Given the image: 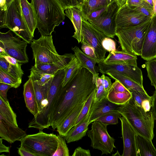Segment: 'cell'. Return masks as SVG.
Returning a JSON list of instances; mask_svg holds the SVG:
<instances>
[{"label":"cell","instance_id":"cell-32","mask_svg":"<svg viewBox=\"0 0 156 156\" xmlns=\"http://www.w3.org/2000/svg\"><path fill=\"white\" fill-rule=\"evenodd\" d=\"M0 115L15 126H18L16 114L11 107L9 101H6L0 96Z\"/></svg>","mask_w":156,"mask_h":156},{"label":"cell","instance_id":"cell-58","mask_svg":"<svg viewBox=\"0 0 156 156\" xmlns=\"http://www.w3.org/2000/svg\"><path fill=\"white\" fill-rule=\"evenodd\" d=\"M6 0H0V10L3 9L5 4Z\"/></svg>","mask_w":156,"mask_h":156},{"label":"cell","instance_id":"cell-33","mask_svg":"<svg viewBox=\"0 0 156 156\" xmlns=\"http://www.w3.org/2000/svg\"><path fill=\"white\" fill-rule=\"evenodd\" d=\"M107 6V0H84L80 8L83 18L87 20L88 16L94 11Z\"/></svg>","mask_w":156,"mask_h":156},{"label":"cell","instance_id":"cell-10","mask_svg":"<svg viewBox=\"0 0 156 156\" xmlns=\"http://www.w3.org/2000/svg\"><path fill=\"white\" fill-rule=\"evenodd\" d=\"M28 44L19 37L13 36L10 30L5 33L0 32V47L4 49L7 55L22 63L29 61L26 52Z\"/></svg>","mask_w":156,"mask_h":156},{"label":"cell","instance_id":"cell-34","mask_svg":"<svg viewBox=\"0 0 156 156\" xmlns=\"http://www.w3.org/2000/svg\"><path fill=\"white\" fill-rule=\"evenodd\" d=\"M131 97V94L130 91L118 92L111 87L108 91L107 98L112 103L122 106L126 104Z\"/></svg>","mask_w":156,"mask_h":156},{"label":"cell","instance_id":"cell-60","mask_svg":"<svg viewBox=\"0 0 156 156\" xmlns=\"http://www.w3.org/2000/svg\"><path fill=\"white\" fill-rule=\"evenodd\" d=\"M117 0H107V6H108L110 4Z\"/></svg>","mask_w":156,"mask_h":156},{"label":"cell","instance_id":"cell-26","mask_svg":"<svg viewBox=\"0 0 156 156\" xmlns=\"http://www.w3.org/2000/svg\"><path fill=\"white\" fill-rule=\"evenodd\" d=\"M20 2L23 17L27 27L34 37L35 30L37 28V22L33 6L27 0H20Z\"/></svg>","mask_w":156,"mask_h":156},{"label":"cell","instance_id":"cell-28","mask_svg":"<svg viewBox=\"0 0 156 156\" xmlns=\"http://www.w3.org/2000/svg\"><path fill=\"white\" fill-rule=\"evenodd\" d=\"M72 50L80 63L81 67L87 69L92 74L94 77H99L94 68L95 64L98 63L97 59L86 55L77 46L72 47Z\"/></svg>","mask_w":156,"mask_h":156},{"label":"cell","instance_id":"cell-54","mask_svg":"<svg viewBox=\"0 0 156 156\" xmlns=\"http://www.w3.org/2000/svg\"><path fill=\"white\" fill-rule=\"evenodd\" d=\"M143 0H127L126 4L128 6L135 7L140 5Z\"/></svg>","mask_w":156,"mask_h":156},{"label":"cell","instance_id":"cell-16","mask_svg":"<svg viewBox=\"0 0 156 156\" xmlns=\"http://www.w3.org/2000/svg\"><path fill=\"white\" fill-rule=\"evenodd\" d=\"M121 122L122 134L123 143L122 156H137L136 143L137 133L129 124L125 117L119 118Z\"/></svg>","mask_w":156,"mask_h":156},{"label":"cell","instance_id":"cell-13","mask_svg":"<svg viewBox=\"0 0 156 156\" xmlns=\"http://www.w3.org/2000/svg\"><path fill=\"white\" fill-rule=\"evenodd\" d=\"M151 18L125 4L120 8L116 18V29L135 27L150 20Z\"/></svg>","mask_w":156,"mask_h":156},{"label":"cell","instance_id":"cell-43","mask_svg":"<svg viewBox=\"0 0 156 156\" xmlns=\"http://www.w3.org/2000/svg\"><path fill=\"white\" fill-rule=\"evenodd\" d=\"M96 90L95 92L93 102L96 103L99 102L103 99L106 98L108 92H107L103 86L101 84H96Z\"/></svg>","mask_w":156,"mask_h":156},{"label":"cell","instance_id":"cell-23","mask_svg":"<svg viewBox=\"0 0 156 156\" xmlns=\"http://www.w3.org/2000/svg\"><path fill=\"white\" fill-rule=\"evenodd\" d=\"M137 55L122 51L109 52L103 61L106 63H125L137 66Z\"/></svg>","mask_w":156,"mask_h":156},{"label":"cell","instance_id":"cell-61","mask_svg":"<svg viewBox=\"0 0 156 156\" xmlns=\"http://www.w3.org/2000/svg\"><path fill=\"white\" fill-rule=\"evenodd\" d=\"M146 1L153 8V3L152 0H146Z\"/></svg>","mask_w":156,"mask_h":156},{"label":"cell","instance_id":"cell-1","mask_svg":"<svg viewBox=\"0 0 156 156\" xmlns=\"http://www.w3.org/2000/svg\"><path fill=\"white\" fill-rule=\"evenodd\" d=\"M96 87L92 74L81 67L62 87L55 102L50 120L52 128H57L74 108L85 102Z\"/></svg>","mask_w":156,"mask_h":156},{"label":"cell","instance_id":"cell-46","mask_svg":"<svg viewBox=\"0 0 156 156\" xmlns=\"http://www.w3.org/2000/svg\"><path fill=\"white\" fill-rule=\"evenodd\" d=\"M102 45L107 51L110 52L116 51V42L111 38H105L102 41Z\"/></svg>","mask_w":156,"mask_h":156},{"label":"cell","instance_id":"cell-41","mask_svg":"<svg viewBox=\"0 0 156 156\" xmlns=\"http://www.w3.org/2000/svg\"><path fill=\"white\" fill-rule=\"evenodd\" d=\"M58 145L57 149L52 156H69V151L66 143V139L58 135Z\"/></svg>","mask_w":156,"mask_h":156},{"label":"cell","instance_id":"cell-40","mask_svg":"<svg viewBox=\"0 0 156 156\" xmlns=\"http://www.w3.org/2000/svg\"><path fill=\"white\" fill-rule=\"evenodd\" d=\"M0 83L10 85L12 87L16 88L20 86L22 81L18 80L0 69Z\"/></svg>","mask_w":156,"mask_h":156},{"label":"cell","instance_id":"cell-2","mask_svg":"<svg viewBox=\"0 0 156 156\" xmlns=\"http://www.w3.org/2000/svg\"><path fill=\"white\" fill-rule=\"evenodd\" d=\"M37 25L41 35H51L65 20V13L57 0H31Z\"/></svg>","mask_w":156,"mask_h":156},{"label":"cell","instance_id":"cell-59","mask_svg":"<svg viewBox=\"0 0 156 156\" xmlns=\"http://www.w3.org/2000/svg\"><path fill=\"white\" fill-rule=\"evenodd\" d=\"M153 3V9L154 14L156 15V0H152Z\"/></svg>","mask_w":156,"mask_h":156},{"label":"cell","instance_id":"cell-5","mask_svg":"<svg viewBox=\"0 0 156 156\" xmlns=\"http://www.w3.org/2000/svg\"><path fill=\"white\" fill-rule=\"evenodd\" d=\"M65 75L64 69L58 71L54 75L49 87L46 106L41 112L34 116L29 123V128L42 130L50 126L51 115L55 102L62 90Z\"/></svg>","mask_w":156,"mask_h":156},{"label":"cell","instance_id":"cell-42","mask_svg":"<svg viewBox=\"0 0 156 156\" xmlns=\"http://www.w3.org/2000/svg\"><path fill=\"white\" fill-rule=\"evenodd\" d=\"M133 8L151 18L154 14L153 7L146 0H143L142 3L138 6Z\"/></svg>","mask_w":156,"mask_h":156},{"label":"cell","instance_id":"cell-22","mask_svg":"<svg viewBox=\"0 0 156 156\" xmlns=\"http://www.w3.org/2000/svg\"><path fill=\"white\" fill-rule=\"evenodd\" d=\"M65 16L72 22L75 30L72 37L81 42L82 20L83 18L80 6H74L65 10Z\"/></svg>","mask_w":156,"mask_h":156},{"label":"cell","instance_id":"cell-44","mask_svg":"<svg viewBox=\"0 0 156 156\" xmlns=\"http://www.w3.org/2000/svg\"><path fill=\"white\" fill-rule=\"evenodd\" d=\"M93 77L95 85L98 84H102L105 90L108 92L112 84L111 79L108 77L105 76L104 74H102L100 77Z\"/></svg>","mask_w":156,"mask_h":156},{"label":"cell","instance_id":"cell-30","mask_svg":"<svg viewBox=\"0 0 156 156\" xmlns=\"http://www.w3.org/2000/svg\"><path fill=\"white\" fill-rule=\"evenodd\" d=\"M129 90L131 94V98L136 105L146 112L151 110L152 106L151 97L147 93L133 90Z\"/></svg>","mask_w":156,"mask_h":156},{"label":"cell","instance_id":"cell-52","mask_svg":"<svg viewBox=\"0 0 156 156\" xmlns=\"http://www.w3.org/2000/svg\"><path fill=\"white\" fill-rule=\"evenodd\" d=\"M151 98L152 106L151 111L154 120H156V90L154 91L153 95L151 96Z\"/></svg>","mask_w":156,"mask_h":156},{"label":"cell","instance_id":"cell-24","mask_svg":"<svg viewBox=\"0 0 156 156\" xmlns=\"http://www.w3.org/2000/svg\"><path fill=\"white\" fill-rule=\"evenodd\" d=\"M84 103L79 105L74 108L57 127V131L60 136L64 137L74 127Z\"/></svg>","mask_w":156,"mask_h":156},{"label":"cell","instance_id":"cell-47","mask_svg":"<svg viewBox=\"0 0 156 156\" xmlns=\"http://www.w3.org/2000/svg\"><path fill=\"white\" fill-rule=\"evenodd\" d=\"M81 43V49L83 52L87 55L97 59L94 49L84 43Z\"/></svg>","mask_w":156,"mask_h":156},{"label":"cell","instance_id":"cell-21","mask_svg":"<svg viewBox=\"0 0 156 156\" xmlns=\"http://www.w3.org/2000/svg\"><path fill=\"white\" fill-rule=\"evenodd\" d=\"M75 56L72 53L68 54L63 59L52 63L34 64L30 69L38 71L44 73L55 75L58 71L65 69L73 58Z\"/></svg>","mask_w":156,"mask_h":156},{"label":"cell","instance_id":"cell-50","mask_svg":"<svg viewBox=\"0 0 156 156\" xmlns=\"http://www.w3.org/2000/svg\"><path fill=\"white\" fill-rule=\"evenodd\" d=\"M111 87L114 90L120 92H128L129 91L119 81L115 80L112 84Z\"/></svg>","mask_w":156,"mask_h":156},{"label":"cell","instance_id":"cell-55","mask_svg":"<svg viewBox=\"0 0 156 156\" xmlns=\"http://www.w3.org/2000/svg\"><path fill=\"white\" fill-rule=\"evenodd\" d=\"M2 139L0 138V153L3 152L8 153L9 151V147L5 146L2 143Z\"/></svg>","mask_w":156,"mask_h":156},{"label":"cell","instance_id":"cell-62","mask_svg":"<svg viewBox=\"0 0 156 156\" xmlns=\"http://www.w3.org/2000/svg\"><path fill=\"white\" fill-rule=\"evenodd\" d=\"M112 156H122V155H120L119 154V152L118 151H117L114 154H112Z\"/></svg>","mask_w":156,"mask_h":156},{"label":"cell","instance_id":"cell-14","mask_svg":"<svg viewBox=\"0 0 156 156\" xmlns=\"http://www.w3.org/2000/svg\"><path fill=\"white\" fill-rule=\"evenodd\" d=\"M98 64L99 71L102 74L112 71L118 72L143 86L142 72L137 66L125 63H106L102 61Z\"/></svg>","mask_w":156,"mask_h":156},{"label":"cell","instance_id":"cell-25","mask_svg":"<svg viewBox=\"0 0 156 156\" xmlns=\"http://www.w3.org/2000/svg\"><path fill=\"white\" fill-rule=\"evenodd\" d=\"M23 95L26 107L35 116L38 112L33 82L30 78L24 84Z\"/></svg>","mask_w":156,"mask_h":156},{"label":"cell","instance_id":"cell-6","mask_svg":"<svg viewBox=\"0 0 156 156\" xmlns=\"http://www.w3.org/2000/svg\"><path fill=\"white\" fill-rule=\"evenodd\" d=\"M151 20L135 27L116 29V36L118 38L122 51L141 55Z\"/></svg>","mask_w":156,"mask_h":156},{"label":"cell","instance_id":"cell-48","mask_svg":"<svg viewBox=\"0 0 156 156\" xmlns=\"http://www.w3.org/2000/svg\"><path fill=\"white\" fill-rule=\"evenodd\" d=\"M107 7H104L96 9L91 13L87 17L88 21L95 20L98 18L106 10Z\"/></svg>","mask_w":156,"mask_h":156},{"label":"cell","instance_id":"cell-15","mask_svg":"<svg viewBox=\"0 0 156 156\" xmlns=\"http://www.w3.org/2000/svg\"><path fill=\"white\" fill-rule=\"evenodd\" d=\"M140 56L146 61L156 58V15L155 14L151 19Z\"/></svg>","mask_w":156,"mask_h":156},{"label":"cell","instance_id":"cell-3","mask_svg":"<svg viewBox=\"0 0 156 156\" xmlns=\"http://www.w3.org/2000/svg\"><path fill=\"white\" fill-rule=\"evenodd\" d=\"M117 110L137 134L148 139L153 140L155 120L151 110L145 111L136 105L132 98Z\"/></svg>","mask_w":156,"mask_h":156},{"label":"cell","instance_id":"cell-38","mask_svg":"<svg viewBox=\"0 0 156 156\" xmlns=\"http://www.w3.org/2000/svg\"><path fill=\"white\" fill-rule=\"evenodd\" d=\"M144 66L151 84L154 87L156 90V58L146 61Z\"/></svg>","mask_w":156,"mask_h":156},{"label":"cell","instance_id":"cell-51","mask_svg":"<svg viewBox=\"0 0 156 156\" xmlns=\"http://www.w3.org/2000/svg\"><path fill=\"white\" fill-rule=\"evenodd\" d=\"M72 156H90L89 150L84 149L80 147L76 148L72 155Z\"/></svg>","mask_w":156,"mask_h":156},{"label":"cell","instance_id":"cell-31","mask_svg":"<svg viewBox=\"0 0 156 156\" xmlns=\"http://www.w3.org/2000/svg\"><path fill=\"white\" fill-rule=\"evenodd\" d=\"M33 82L38 113L45 107L50 85L41 86Z\"/></svg>","mask_w":156,"mask_h":156},{"label":"cell","instance_id":"cell-7","mask_svg":"<svg viewBox=\"0 0 156 156\" xmlns=\"http://www.w3.org/2000/svg\"><path fill=\"white\" fill-rule=\"evenodd\" d=\"M58 136L39 130L37 133L26 135L20 139V146L36 156H52L58 147Z\"/></svg>","mask_w":156,"mask_h":156},{"label":"cell","instance_id":"cell-27","mask_svg":"<svg viewBox=\"0 0 156 156\" xmlns=\"http://www.w3.org/2000/svg\"><path fill=\"white\" fill-rule=\"evenodd\" d=\"M136 143L137 156H156V149L152 140L137 134Z\"/></svg>","mask_w":156,"mask_h":156},{"label":"cell","instance_id":"cell-56","mask_svg":"<svg viewBox=\"0 0 156 156\" xmlns=\"http://www.w3.org/2000/svg\"><path fill=\"white\" fill-rule=\"evenodd\" d=\"M13 0H6L5 5L3 9L2 10H5L7 9L8 6L9 5L11 4L12 2L13 1Z\"/></svg>","mask_w":156,"mask_h":156},{"label":"cell","instance_id":"cell-29","mask_svg":"<svg viewBox=\"0 0 156 156\" xmlns=\"http://www.w3.org/2000/svg\"><path fill=\"white\" fill-rule=\"evenodd\" d=\"M106 74L113 79L119 81L129 90H133L147 93L143 86L120 73L112 71L108 72Z\"/></svg>","mask_w":156,"mask_h":156},{"label":"cell","instance_id":"cell-18","mask_svg":"<svg viewBox=\"0 0 156 156\" xmlns=\"http://www.w3.org/2000/svg\"><path fill=\"white\" fill-rule=\"evenodd\" d=\"M22 63L7 54L0 55V69L17 79L22 81L24 74Z\"/></svg>","mask_w":156,"mask_h":156},{"label":"cell","instance_id":"cell-53","mask_svg":"<svg viewBox=\"0 0 156 156\" xmlns=\"http://www.w3.org/2000/svg\"><path fill=\"white\" fill-rule=\"evenodd\" d=\"M18 153L21 156H36L34 154L21 146L18 148Z\"/></svg>","mask_w":156,"mask_h":156},{"label":"cell","instance_id":"cell-12","mask_svg":"<svg viewBox=\"0 0 156 156\" xmlns=\"http://www.w3.org/2000/svg\"><path fill=\"white\" fill-rule=\"evenodd\" d=\"M120 7L116 1L108 6L106 10L98 18L88 21L108 37L113 38L116 36V18Z\"/></svg>","mask_w":156,"mask_h":156},{"label":"cell","instance_id":"cell-4","mask_svg":"<svg viewBox=\"0 0 156 156\" xmlns=\"http://www.w3.org/2000/svg\"><path fill=\"white\" fill-rule=\"evenodd\" d=\"M0 28L9 29L16 35L30 44L34 37L23 17L20 0H13L5 10H0Z\"/></svg>","mask_w":156,"mask_h":156},{"label":"cell","instance_id":"cell-35","mask_svg":"<svg viewBox=\"0 0 156 156\" xmlns=\"http://www.w3.org/2000/svg\"><path fill=\"white\" fill-rule=\"evenodd\" d=\"M30 75L28 76L33 82L38 85L45 86L50 84L54 75H51L33 69H30Z\"/></svg>","mask_w":156,"mask_h":156},{"label":"cell","instance_id":"cell-57","mask_svg":"<svg viewBox=\"0 0 156 156\" xmlns=\"http://www.w3.org/2000/svg\"><path fill=\"white\" fill-rule=\"evenodd\" d=\"M127 0H117L118 4L120 6V7L125 5L126 3Z\"/></svg>","mask_w":156,"mask_h":156},{"label":"cell","instance_id":"cell-19","mask_svg":"<svg viewBox=\"0 0 156 156\" xmlns=\"http://www.w3.org/2000/svg\"><path fill=\"white\" fill-rule=\"evenodd\" d=\"M121 106L110 102L107 98L99 102L96 103L93 102L91 106L92 111L90 119L89 124L100 117L115 111Z\"/></svg>","mask_w":156,"mask_h":156},{"label":"cell","instance_id":"cell-20","mask_svg":"<svg viewBox=\"0 0 156 156\" xmlns=\"http://www.w3.org/2000/svg\"><path fill=\"white\" fill-rule=\"evenodd\" d=\"M92 111L91 108L87 115L80 123L72 128L64 137L68 143L78 141L85 136L88 129L89 122Z\"/></svg>","mask_w":156,"mask_h":156},{"label":"cell","instance_id":"cell-8","mask_svg":"<svg viewBox=\"0 0 156 156\" xmlns=\"http://www.w3.org/2000/svg\"><path fill=\"white\" fill-rule=\"evenodd\" d=\"M35 64L52 63L65 58L68 54H58L56 51L51 35H41L37 39H33L31 42Z\"/></svg>","mask_w":156,"mask_h":156},{"label":"cell","instance_id":"cell-11","mask_svg":"<svg viewBox=\"0 0 156 156\" xmlns=\"http://www.w3.org/2000/svg\"><path fill=\"white\" fill-rule=\"evenodd\" d=\"M108 37L83 18L82 20L81 41L92 47L94 49L98 63L104 60L107 51L103 47V40Z\"/></svg>","mask_w":156,"mask_h":156},{"label":"cell","instance_id":"cell-37","mask_svg":"<svg viewBox=\"0 0 156 156\" xmlns=\"http://www.w3.org/2000/svg\"><path fill=\"white\" fill-rule=\"evenodd\" d=\"M96 90V87L87 98L75 122L74 126L82 122L88 114L91 108Z\"/></svg>","mask_w":156,"mask_h":156},{"label":"cell","instance_id":"cell-49","mask_svg":"<svg viewBox=\"0 0 156 156\" xmlns=\"http://www.w3.org/2000/svg\"><path fill=\"white\" fill-rule=\"evenodd\" d=\"M12 87L9 84L4 83H0V96L6 101H8L7 97V93L9 89Z\"/></svg>","mask_w":156,"mask_h":156},{"label":"cell","instance_id":"cell-36","mask_svg":"<svg viewBox=\"0 0 156 156\" xmlns=\"http://www.w3.org/2000/svg\"><path fill=\"white\" fill-rule=\"evenodd\" d=\"M81 67L79 60L75 56L64 69L65 75L62 83V87H64Z\"/></svg>","mask_w":156,"mask_h":156},{"label":"cell","instance_id":"cell-17","mask_svg":"<svg viewBox=\"0 0 156 156\" xmlns=\"http://www.w3.org/2000/svg\"><path fill=\"white\" fill-rule=\"evenodd\" d=\"M27 135L25 131L16 127L0 115V136L3 140L12 144Z\"/></svg>","mask_w":156,"mask_h":156},{"label":"cell","instance_id":"cell-9","mask_svg":"<svg viewBox=\"0 0 156 156\" xmlns=\"http://www.w3.org/2000/svg\"><path fill=\"white\" fill-rule=\"evenodd\" d=\"M107 126L95 121L92 124L91 129L88 130L87 132L91 141V147L93 149L101 151V155L111 154L114 148H116L114 144V139L108 132Z\"/></svg>","mask_w":156,"mask_h":156},{"label":"cell","instance_id":"cell-45","mask_svg":"<svg viewBox=\"0 0 156 156\" xmlns=\"http://www.w3.org/2000/svg\"><path fill=\"white\" fill-rule=\"evenodd\" d=\"M64 11L67 8L80 6L84 0H57Z\"/></svg>","mask_w":156,"mask_h":156},{"label":"cell","instance_id":"cell-39","mask_svg":"<svg viewBox=\"0 0 156 156\" xmlns=\"http://www.w3.org/2000/svg\"><path fill=\"white\" fill-rule=\"evenodd\" d=\"M121 116V114L117 110L101 116L95 121L107 125L116 124L118 123V119Z\"/></svg>","mask_w":156,"mask_h":156}]
</instances>
